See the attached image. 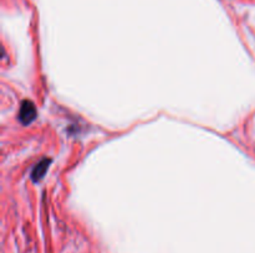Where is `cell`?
<instances>
[{
	"label": "cell",
	"mask_w": 255,
	"mask_h": 253,
	"mask_svg": "<svg viewBox=\"0 0 255 253\" xmlns=\"http://www.w3.org/2000/svg\"><path fill=\"white\" fill-rule=\"evenodd\" d=\"M20 119L23 121V123L28 124L30 122H33V119L35 118L36 116V111H35V107H34L33 103L30 102H24L23 106H21L20 109Z\"/></svg>",
	"instance_id": "6da1fadb"
},
{
	"label": "cell",
	"mask_w": 255,
	"mask_h": 253,
	"mask_svg": "<svg viewBox=\"0 0 255 253\" xmlns=\"http://www.w3.org/2000/svg\"><path fill=\"white\" fill-rule=\"evenodd\" d=\"M48 165H49V160H48V163L45 164V165H41V164H39V165L36 166L35 170H34V178H35V179L43 178V175L45 174L46 169H48Z\"/></svg>",
	"instance_id": "7a4b0ae2"
}]
</instances>
